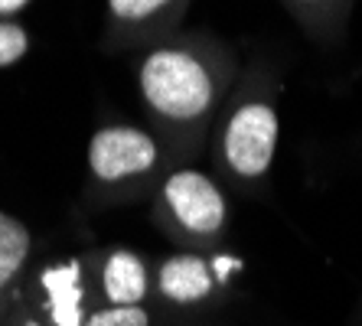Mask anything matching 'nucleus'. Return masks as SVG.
Wrapping results in <instances>:
<instances>
[{"mask_svg": "<svg viewBox=\"0 0 362 326\" xmlns=\"http://www.w3.org/2000/svg\"><path fill=\"white\" fill-rule=\"evenodd\" d=\"M163 199L186 232L216 235L226 222V199L209 176L196 170H180L163 183Z\"/></svg>", "mask_w": 362, "mask_h": 326, "instance_id": "4", "label": "nucleus"}, {"mask_svg": "<svg viewBox=\"0 0 362 326\" xmlns=\"http://www.w3.org/2000/svg\"><path fill=\"white\" fill-rule=\"evenodd\" d=\"M101 284H105V297L111 301V307H141L144 293H147L144 261L131 251H115L105 264Z\"/></svg>", "mask_w": 362, "mask_h": 326, "instance_id": "6", "label": "nucleus"}, {"mask_svg": "<svg viewBox=\"0 0 362 326\" xmlns=\"http://www.w3.org/2000/svg\"><path fill=\"white\" fill-rule=\"evenodd\" d=\"M274 144H278V115L271 105L252 101L232 115L226 127V160L245 180L264 176L274 160Z\"/></svg>", "mask_w": 362, "mask_h": 326, "instance_id": "2", "label": "nucleus"}, {"mask_svg": "<svg viewBox=\"0 0 362 326\" xmlns=\"http://www.w3.org/2000/svg\"><path fill=\"white\" fill-rule=\"evenodd\" d=\"M30 258V228L20 219L0 212V291L23 271Z\"/></svg>", "mask_w": 362, "mask_h": 326, "instance_id": "7", "label": "nucleus"}, {"mask_svg": "<svg viewBox=\"0 0 362 326\" xmlns=\"http://www.w3.org/2000/svg\"><path fill=\"white\" fill-rule=\"evenodd\" d=\"M82 326H151V317L144 307H108L92 313Z\"/></svg>", "mask_w": 362, "mask_h": 326, "instance_id": "8", "label": "nucleus"}, {"mask_svg": "<svg viewBox=\"0 0 362 326\" xmlns=\"http://www.w3.org/2000/svg\"><path fill=\"white\" fill-rule=\"evenodd\" d=\"M30 0H0V17H10V13H17V10H23Z\"/></svg>", "mask_w": 362, "mask_h": 326, "instance_id": "11", "label": "nucleus"}, {"mask_svg": "<svg viewBox=\"0 0 362 326\" xmlns=\"http://www.w3.org/2000/svg\"><path fill=\"white\" fill-rule=\"evenodd\" d=\"M141 92L157 115L170 121H193L212 105V78L189 52L157 50L141 66Z\"/></svg>", "mask_w": 362, "mask_h": 326, "instance_id": "1", "label": "nucleus"}, {"mask_svg": "<svg viewBox=\"0 0 362 326\" xmlns=\"http://www.w3.org/2000/svg\"><path fill=\"white\" fill-rule=\"evenodd\" d=\"M30 50V36L20 23H0V69L13 66Z\"/></svg>", "mask_w": 362, "mask_h": 326, "instance_id": "9", "label": "nucleus"}, {"mask_svg": "<svg viewBox=\"0 0 362 326\" xmlns=\"http://www.w3.org/2000/svg\"><path fill=\"white\" fill-rule=\"evenodd\" d=\"M160 291L173 303H199L212 293V271L199 255H173L160 264Z\"/></svg>", "mask_w": 362, "mask_h": 326, "instance_id": "5", "label": "nucleus"}, {"mask_svg": "<svg viewBox=\"0 0 362 326\" xmlns=\"http://www.w3.org/2000/svg\"><path fill=\"white\" fill-rule=\"evenodd\" d=\"M108 4H111V13H115V17L144 20V17H151V13H157L170 0H108Z\"/></svg>", "mask_w": 362, "mask_h": 326, "instance_id": "10", "label": "nucleus"}, {"mask_svg": "<svg viewBox=\"0 0 362 326\" xmlns=\"http://www.w3.org/2000/svg\"><path fill=\"white\" fill-rule=\"evenodd\" d=\"M157 163V144L137 127H105L88 144V167L105 183L147 173Z\"/></svg>", "mask_w": 362, "mask_h": 326, "instance_id": "3", "label": "nucleus"}, {"mask_svg": "<svg viewBox=\"0 0 362 326\" xmlns=\"http://www.w3.org/2000/svg\"><path fill=\"white\" fill-rule=\"evenodd\" d=\"M23 326H42V323H36V320H26V323Z\"/></svg>", "mask_w": 362, "mask_h": 326, "instance_id": "12", "label": "nucleus"}]
</instances>
